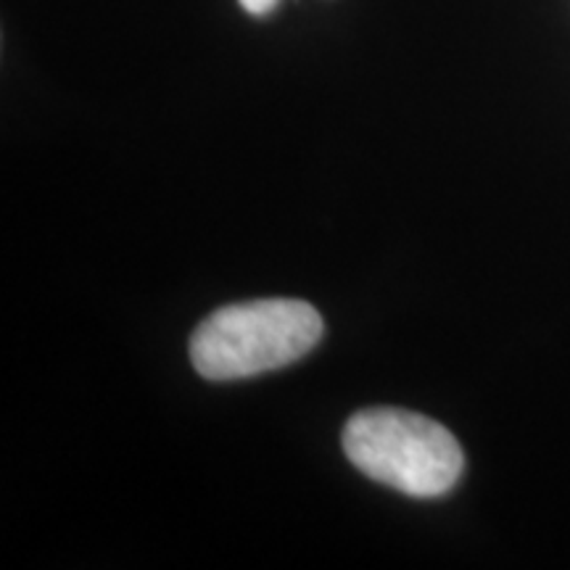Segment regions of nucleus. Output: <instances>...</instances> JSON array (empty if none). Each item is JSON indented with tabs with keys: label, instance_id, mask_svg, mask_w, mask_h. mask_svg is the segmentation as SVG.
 Listing matches in <instances>:
<instances>
[{
	"label": "nucleus",
	"instance_id": "1",
	"mask_svg": "<svg viewBox=\"0 0 570 570\" xmlns=\"http://www.w3.org/2000/svg\"><path fill=\"white\" fill-rule=\"evenodd\" d=\"M323 333L320 312L298 298L230 304L196 327L190 362L209 381H240L302 360Z\"/></svg>",
	"mask_w": 570,
	"mask_h": 570
},
{
	"label": "nucleus",
	"instance_id": "2",
	"mask_svg": "<svg viewBox=\"0 0 570 570\" xmlns=\"http://www.w3.org/2000/svg\"><path fill=\"white\" fill-rule=\"evenodd\" d=\"M344 452L356 470L407 497H444L458 487L465 458L458 439L417 412L362 410L344 428Z\"/></svg>",
	"mask_w": 570,
	"mask_h": 570
},
{
	"label": "nucleus",
	"instance_id": "3",
	"mask_svg": "<svg viewBox=\"0 0 570 570\" xmlns=\"http://www.w3.org/2000/svg\"><path fill=\"white\" fill-rule=\"evenodd\" d=\"M240 9L246 13H252V17H267V13L275 11L277 0H238Z\"/></svg>",
	"mask_w": 570,
	"mask_h": 570
}]
</instances>
